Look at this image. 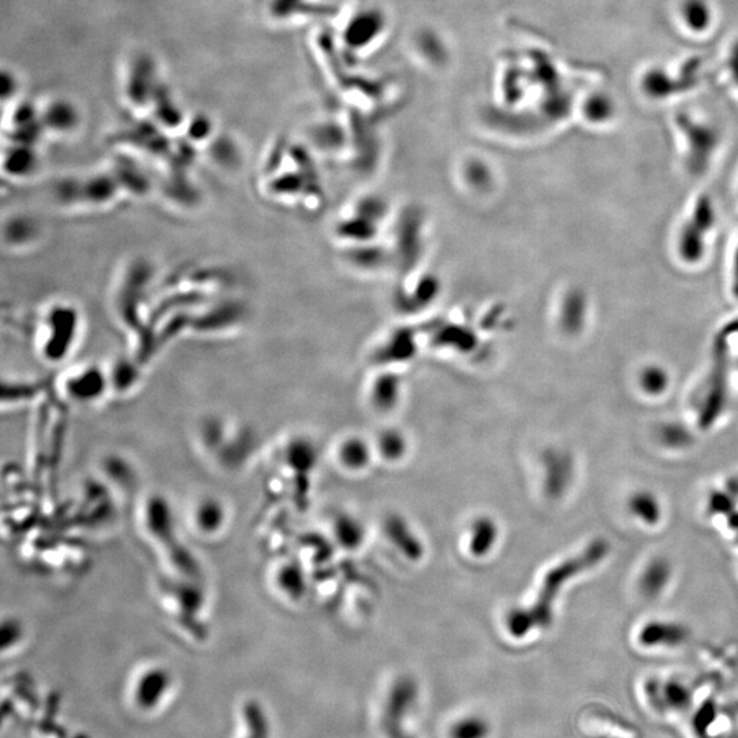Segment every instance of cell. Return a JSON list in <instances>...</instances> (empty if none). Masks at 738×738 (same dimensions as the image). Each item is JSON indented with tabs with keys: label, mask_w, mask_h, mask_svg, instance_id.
<instances>
[{
	"label": "cell",
	"mask_w": 738,
	"mask_h": 738,
	"mask_svg": "<svg viewBox=\"0 0 738 738\" xmlns=\"http://www.w3.org/2000/svg\"><path fill=\"white\" fill-rule=\"evenodd\" d=\"M174 678L166 666L152 663L134 674L128 689L130 707L136 713L152 715L162 710L173 693Z\"/></svg>",
	"instance_id": "obj_1"
},
{
	"label": "cell",
	"mask_w": 738,
	"mask_h": 738,
	"mask_svg": "<svg viewBox=\"0 0 738 738\" xmlns=\"http://www.w3.org/2000/svg\"><path fill=\"white\" fill-rule=\"evenodd\" d=\"M379 449L383 456L389 460H398L404 456L406 451V439L398 432L390 431L382 435L379 441Z\"/></svg>",
	"instance_id": "obj_14"
},
{
	"label": "cell",
	"mask_w": 738,
	"mask_h": 738,
	"mask_svg": "<svg viewBox=\"0 0 738 738\" xmlns=\"http://www.w3.org/2000/svg\"><path fill=\"white\" fill-rule=\"evenodd\" d=\"M279 584L287 594L293 598H300L305 592V577L303 570L296 565H287L279 574Z\"/></svg>",
	"instance_id": "obj_13"
},
{
	"label": "cell",
	"mask_w": 738,
	"mask_h": 738,
	"mask_svg": "<svg viewBox=\"0 0 738 738\" xmlns=\"http://www.w3.org/2000/svg\"><path fill=\"white\" fill-rule=\"evenodd\" d=\"M386 532L398 549L404 551L410 559H419L423 555V546L410 531L408 524L400 517H390L386 521Z\"/></svg>",
	"instance_id": "obj_7"
},
{
	"label": "cell",
	"mask_w": 738,
	"mask_h": 738,
	"mask_svg": "<svg viewBox=\"0 0 738 738\" xmlns=\"http://www.w3.org/2000/svg\"><path fill=\"white\" fill-rule=\"evenodd\" d=\"M369 456H371V451L367 443L361 439H350L342 447L341 457L349 468H364L369 462Z\"/></svg>",
	"instance_id": "obj_12"
},
{
	"label": "cell",
	"mask_w": 738,
	"mask_h": 738,
	"mask_svg": "<svg viewBox=\"0 0 738 738\" xmlns=\"http://www.w3.org/2000/svg\"><path fill=\"white\" fill-rule=\"evenodd\" d=\"M498 540V528L490 518H479L473 523L469 547L475 555H486Z\"/></svg>",
	"instance_id": "obj_8"
},
{
	"label": "cell",
	"mask_w": 738,
	"mask_h": 738,
	"mask_svg": "<svg viewBox=\"0 0 738 738\" xmlns=\"http://www.w3.org/2000/svg\"><path fill=\"white\" fill-rule=\"evenodd\" d=\"M270 722L259 704L249 703L241 710L236 738H270Z\"/></svg>",
	"instance_id": "obj_6"
},
{
	"label": "cell",
	"mask_w": 738,
	"mask_h": 738,
	"mask_svg": "<svg viewBox=\"0 0 738 738\" xmlns=\"http://www.w3.org/2000/svg\"><path fill=\"white\" fill-rule=\"evenodd\" d=\"M490 732L491 725L486 718L468 715L451 725L449 738H488Z\"/></svg>",
	"instance_id": "obj_9"
},
{
	"label": "cell",
	"mask_w": 738,
	"mask_h": 738,
	"mask_svg": "<svg viewBox=\"0 0 738 738\" xmlns=\"http://www.w3.org/2000/svg\"><path fill=\"white\" fill-rule=\"evenodd\" d=\"M46 119L50 128L61 130V132L69 130L76 123V115H74L72 108L61 106V104L52 107L48 111Z\"/></svg>",
	"instance_id": "obj_15"
},
{
	"label": "cell",
	"mask_w": 738,
	"mask_h": 738,
	"mask_svg": "<svg viewBox=\"0 0 738 738\" xmlns=\"http://www.w3.org/2000/svg\"><path fill=\"white\" fill-rule=\"evenodd\" d=\"M48 342L43 353L50 363H59L70 352L78 328L76 309L67 305H54L47 315Z\"/></svg>",
	"instance_id": "obj_4"
},
{
	"label": "cell",
	"mask_w": 738,
	"mask_h": 738,
	"mask_svg": "<svg viewBox=\"0 0 738 738\" xmlns=\"http://www.w3.org/2000/svg\"><path fill=\"white\" fill-rule=\"evenodd\" d=\"M62 391L76 405L96 404L110 393V376L108 371L93 365L76 369L63 380Z\"/></svg>",
	"instance_id": "obj_3"
},
{
	"label": "cell",
	"mask_w": 738,
	"mask_h": 738,
	"mask_svg": "<svg viewBox=\"0 0 738 738\" xmlns=\"http://www.w3.org/2000/svg\"><path fill=\"white\" fill-rule=\"evenodd\" d=\"M190 521L195 531L203 538H214L225 529L229 514L221 499L205 495L193 503Z\"/></svg>",
	"instance_id": "obj_5"
},
{
	"label": "cell",
	"mask_w": 738,
	"mask_h": 738,
	"mask_svg": "<svg viewBox=\"0 0 738 738\" xmlns=\"http://www.w3.org/2000/svg\"><path fill=\"white\" fill-rule=\"evenodd\" d=\"M419 697V685L415 678L404 676L391 685L383 708L380 728L386 738H416L404 728L406 718Z\"/></svg>",
	"instance_id": "obj_2"
},
{
	"label": "cell",
	"mask_w": 738,
	"mask_h": 738,
	"mask_svg": "<svg viewBox=\"0 0 738 738\" xmlns=\"http://www.w3.org/2000/svg\"><path fill=\"white\" fill-rule=\"evenodd\" d=\"M339 542L348 549H356L364 539V528L359 521L352 517H341L335 525Z\"/></svg>",
	"instance_id": "obj_11"
},
{
	"label": "cell",
	"mask_w": 738,
	"mask_h": 738,
	"mask_svg": "<svg viewBox=\"0 0 738 738\" xmlns=\"http://www.w3.org/2000/svg\"><path fill=\"white\" fill-rule=\"evenodd\" d=\"M36 158L28 149H14L13 154L6 160V169L14 180H25L31 178L35 173Z\"/></svg>",
	"instance_id": "obj_10"
},
{
	"label": "cell",
	"mask_w": 738,
	"mask_h": 738,
	"mask_svg": "<svg viewBox=\"0 0 738 738\" xmlns=\"http://www.w3.org/2000/svg\"><path fill=\"white\" fill-rule=\"evenodd\" d=\"M2 635L3 651H6L10 646L11 648L17 646L22 639V635H24L21 622L13 617H10L9 620H3Z\"/></svg>",
	"instance_id": "obj_16"
}]
</instances>
